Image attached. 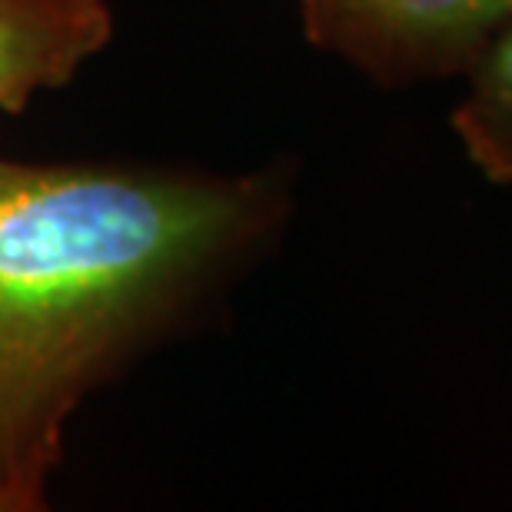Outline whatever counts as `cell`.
Returning <instances> with one entry per match:
<instances>
[{"label": "cell", "mask_w": 512, "mask_h": 512, "mask_svg": "<svg viewBox=\"0 0 512 512\" xmlns=\"http://www.w3.org/2000/svg\"><path fill=\"white\" fill-rule=\"evenodd\" d=\"M270 210L253 177L0 160V512L44 506L74 409L250 247Z\"/></svg>", "instance_id": "cell-1"}, {"label": "cell", "mask_w": 512, "mask_h": 512, "mask_svg": "<svg viewBox=\"0 0 512 512\" xmlns=\"http://www.w3.org/2000/svg\"><path fill=\"white\" fill-rule=\"evenodd\" d=\"M306 37L383 84L466 74L512 0H300Z\"/></svg>", "instance_id": "cell-2"}, {"label": "cell", "mask_w": 512, "mask_h": 512, "mask_svg": "<svg viewBox=\"0 0 512 512\" xmlns=\"http://www.w3.org/2000/svg\"><path fill=\"white\" fill-rule=\"evenodd\" d=\"M107 0H0V110L64 87L110 40Z\"/></svg>", "instance_id": "cell-3"}, {"label": "cell", "mask_w": 512, "mask_h": 512, "mask_svg": "<svg viewBox=\"0 0 512 512\" xmlns=\"http://www.w3.org/2000/svg\"><path fill=\"white\" fill-rule=\"evenodd\" d=\"M466 100L453 127L469 160L496 183H512V17L469 64Z\"/></svg>", "instance_id": "cell-4"}]
</instances>
